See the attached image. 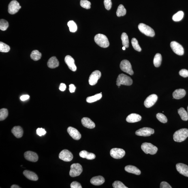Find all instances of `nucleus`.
Segmentation results:
<instances>
[{
	"instance_id": "26",
	"label": "nucleus",
	"mask_w": 188,
	"mask_h": 188,
	"mask_svg": "<svg viewBox=\"0 0 188 188\" xmlns=\"http://www.w3.org/2000/svg\"><path fill=\"white\" fill-rule=\"evenodd\" d=\"M125 170L128 172L137 175H139L141 174V171L136 167L133 165H127L125 167Z\"/></svg>"
},
{
	"instance_id": "2",
	"label": "nucleus",
	"mask_w": 188,
	"mask_h": 188,
	"mask_svg": "<svg viewBox=\"0 0 188 188\" xmlns=\"http://www.w3.org/2000/svg\"><path fill=\"white\" fill-rule=\"evenodd\" d=\"M95 42L99 46L103 48H107L110 46L108 39L106 36L99 33L95 37Z\"/></svg>"
},
{
	"instance_id": "7",
	"label": "nucleus",
	"mask_w": 188,
	"mask_h": 188,
	"mask_svg": "<svg viewBox=\"0 0 188 188\" xmlns=\"http://www.w3.org/2000/svg\"><path fill=\"white\" fill-rule=\"evenodd\" d=\"M120 68L122 71L128 74L132 75L134 74L130 62L127 60L122 61L120 63Z\"/></svg>"
},
{
	"instance_id": "53",
	"label": "nucleus",
	"mask_w": 188,
	"mask_h": 188,
	"mask_svg": "<svg viewBox=\"0 0 188 188\" xmlns=\"http://www.w3.org/2000/svg\"><path fill=\"white\" fill-rule=\"evenodd\" d=\"M187 113H188V106L187 107Z\"/></svg>"
},
{
	"instance_id": "14",
	"label": "nucleus",
	"mask_w": 188,
	"mask_h": 188,
	"mask_svg": "<svg viewBox=\"0 0 188 188\" xmlns=\"http://www.w3.org/2000/svg\"><path fill=\"white\" fill-rule=\"evenodd\" d=\"M157 96L155 94H152L147 98L144 101V105L146 108H149L153 106L157 100Z\"/></svg>"
},
{
	"instance_id": "10",
	"label": "nucleus",
	"mask_w": 188,
	"mask_h": 188,
	"mask_svg": "<svg viewBox=\"0 0 188 188\" xmlns=\"http://www.w3.org/2000/svg\"><path fill=\"white\" fill-rule=\"evenodd\" d=\"M19 3L16 1H12L9 3L8 6V12L11 14H14L17 13L21 8Z\"/></svg>"
},
{
	"instance_id": "8",
	"label": "nucleus",
	"mask_w": 188,
	"mask_h": 188,
	"mask_svg": "<svg viewBox=\"0 0 188 188\" xmlns=\"http://www.w3.org/2000/svg\"><path fill=\"white\" fill-rule=\"evenodd\" d=\"M155 133V130L150 127H144L137 130L135 133L137 136L148 137Z\"/></svg>"
},
{
	"instance_id": "33",
	"label": "nucleus",
	"mask_w": 188,
	"mask_h": 188,
	"mask_svg": "<svg viewBox=\"0 0 188 188\" xmlns=\"http://www.w3.org/2000/svg\"><path fill=\"white\" fill-rule=\"evenodd\" d=\"M126 9L125 8L124 6L121 4L118 7L116 15L118 17L123 16L126 14Z\"/></svg>"
},
{
	"instance_id": "34",
	"label": "nucleus",
	"mask_w": 188,
	"mask_h": 188,
	"mask_svg": "<svg viewBox=\"0 0 188 188\" xmlns=\"http://www.w3.org/2000/svg\"><path fill=\"white\" fill-rule=\"evenodd\" d=\"M184 14L183 11H179L172 16V20L174 21H179L183 19Z\"/></svg>"
},
{
	"instance_id": "48",
	"label": "nucleus",
	"mask_w": 188,
	"mask_h": 188,
	"mask_svg": "<svg viewBox=\"0 0 188 188\" xmlns=\"http://www.w3.org/2000/svg\"><path fill=\"white\" fill-rule=\"evenodd\" d=\"M69 90L70 93H73L75 92V90L76 89V87L74 84H71L69 86Z\"/></svg>"
},
{
	"instance_id": "35",
	"label": "nucleus",
	"mask_w": 188,
	"mask_h": 188,
	"mask_svg": "<svg viewBox=\"0 0 188 188\" xmlns=\"http://www.w3.org/2000/svg\"><path fill=\"white\" fill-rule=\"evenodd\" d=\"M67 25L71 32L75 33L77 31L78 27L76 24L73 21L71 20L69 21L68 22Z\"/></svg>"
},
{
	"instance_id": "42",
	"label": "nucleus",
	"mask_w": 188,
	"mask_h": 188,
	"mask_svg": "<svg viewBox=\"0 0 188 188\" xmlns=\"http://www.w3.org/2000/svg\"><path fill=\"white\" fill-rule=\"evenodd\" d=\"M114 188H127L122 182L119 181H116L113 184Z\"/></svg>"
},
{
	"instance_id": "1",
	"label": "nucleus",
	"mask_w": 188,
	"mask_h": 188,
	"mask_svg": "<svg viewBox=\"0 0 188 188\" xmlns=\"http://www.w3.org/2000/svg\"><path fill=\"white\" fill-rule=\"evenodd\" d=\"M188 137V129L183 128L179 130L174 133L173 139L175 142H182Z\"/></svg>"
},
{
	"instance_id": "44",
	"label": "nucleus",
	"mask_w": 188,
	"mask_h": 188,
	"mask_svg": "<svg viewBox=\"0 0 188 188\" xmlns=\"http://www.w3.org/2000/svg\"><path fill=\"white\" fill-rule=\"evenodd\" d=\"M36 132L37 135L39 136H44L46 135V132L44 129L42 128H38L37 129Z\"/></svg>"
},
{
	"instance_id": "4",
	"label": "nucleus",
	"mask_w": 188,
	"mask_h": 188,
	"mask_svg": "<svg viewBox=\"0 0 188 188\" xmlns=\"http://www.w3.org/2000/svg\"><path fill=\"white\" fill-rule=\"evenodd\" d=\"M141 148L146 154H150L151 155H155L157 153L158 148L150 143L145 142L141 146Z\"/></svg>"
},
{
	"instance_id": "38",
	"label": "nucleus",
	"mask_w": 188,
	"mask_h": 188,
	"mask_svg": "<svg viewBox=\"0 0 188 188\" xmlns=\"http://www.w3.org/2000/svg\"><path fill=\"white\" fill-rule=\"evenodd\" d=\"M10 48L8 45L2 42H0V51L2 52L7 53L10 51Z\"/></svg>"
},
{
	"instance_id": "43",
	"label": "nucleus",
	"mask_w": 188,
	"mask_h": 188,
	"mask_svg": "<svg viewBox=\"0 0 188 188\" xmlns=\"http://www.w3.org/2000/svg\"><path fill=\"white\" fill-rule=\"evenodd\" d=\"M104 4L105 8H106L107 10H110L112 6L111 0H104Z\"/></svg>"
},
{
	"instance_id": "28",
	"label": "nucleus",
	"mask_w": 188,
	"mask_h": 188,
	"mask_svg": "<svg viewBox=\"0 0 188 188\" xmlns=\"http://www.w3.org/2000/svg\"><path fill=\"white\" fill-rule=\"evenodd\" d=\"M102 97V95L101 93L97 94L92 96L88 97L86 98V101L88 103H93L99 100Z\"/></svg>"
},
{
	"instance_id": "3",
	"label": "nucleus",
	"mask_w": 188,
	"mask_h": 188,
	"mask_svg": "<svg viewBox=\"0 0 188 188\" xmlns=\"http://www.w3.org/2000/svg\"><path fill=\"white\" fill-rule=\"evenodd\" d=\"M132 83L133 81L130 77L123 74L118 75L116 80V85L118 86H120L121 85L129 86Z\"/></svg>"
},
{
	"instance_id": "22",
	"label": "nucleus",
	"mask_w": 188,
	"mask_h": 188,
	"mask_svg": "<svg viewBox=\"0 0 188 188\" xmlns=\"http://www.w3.org/2000/svg\"><path fill=\"white\" fill-rule=\"evenodd\" d=\"M186 92L183 89H177L173 93L172 95L174 98L179 99L183 98L186 95Z\"/></svg>"
},
{
	"instance_id": "11",
	"label": "nucleus",
	"mask_w": 188,
	"mask_h": 188,
	"mask_svg": "<svg viewBox=\"0 0 188 188\" xmlns=\"http://www.w3.org/2000/svg\"><path fill=\"white\" fill-rule=\"evenodd\" d=\"M125 152L121 148H113L110 151V155L113 158L121 159L125 156Z\"/></svg>"
},
{
	"instance_id": "16",
	"label": "nucleus",
	"mask_w": 188,
	"mask_h": 188,
	"mask_svg": "<svg viewBox=\"0 0 188 188\" xmlns=\"http://www.w3.org/2000/svg\"><path fill=\"white\" fill-rule=\"evenodd\" d=\"M65 61L70 70L73 71L76 70L77 67L75 65L74 60L71 56L69 55L66 56Z\"/></svg>"
},
{
	"instance_id": "15",
	"label": "nucleus",
	"mask_w": 188,
	"mask_h": 188,
	"mask_svg": "<svg viewBox=\"0 0 188 188\" xmlns=\"http://www.w3.org/2000/svg\"><path fill=\"white\" fill-rule=\"evenodd\" d=\"M67 132L69 135L75 140H79L81 138V135L78 130L74 127H69L67 129Z\"/></svg>"
},
{
	"instance_id": "30",
	"label": "nucleus",
	"mask_w": 188,
	"mask_h": 188,
	"mask_svg": "<svg viewBox=\"0 0 188 188\" xmlns=\"http://www.w3.org/2000/svg\"><path fill=\"white\" fill-rule=\"evenodd\" d=\"M162 60V56L160 53L156 54L153 60V63L156 67H159L161 65Z\"/></svg>"
},
{
	"instance_id": "27",
	"label": "nucleus",
	"mask_w": 188,
	"mask_h": 188,
	"mask_svg": "<svg viewBox=\"0 0 188 188\" xmlns=\"http://www.w3.org/2000/svg\"><path fill=\"white\" fill-rule=\"evenodd\" d=\"M80 157L83 158H85L88 160H93L95 158V155L93 153H89L86 150H82L79 154Z\"/></svg>"
},
{
	"instance_id": "29",
	"label": "nucleus",
	"mask_w": 188,
	"mask_h": 188,
	"mask_svg": "<svg viewBox=\"0 0 188 188\" xmlns=\"http://www.w3.org/2000/svg\"><path fill=\"white\" fill-rule=\"evenodd\" d=\"M178 112L179 115L181 119L184 121H187L188 120V114L187 112L183 108H180L178 110Z\"/></svg>"
},
{
	"instance_id": "39",
	"label": "nucleus",
	"mask_w": 188,
	"mask_h": 188,
	"mask_svg": "<svg viewBox=\"0 0 188 188\" xmlns=\"http://www.w3.org/2000/svg\"><path fill=\"white\" fill-rule=\"evenodd\" d=\"M9 26V23L7 21L3 19L0 20V29L1 31H6L8 28Z\"/></svg>"
},
{
	"instance_id": "36",
	"label": "nucleus",
	"mask_w": 188,
	"mask_h": 188,
	"mask_svg": "<svg viewBox=\"0 0 188 188\" xmlns=\"http://www.w3.org/2000/svg\"><path fill=\"white\" fill-rule=\"evenodd\" d=\"M131 44L133 48L137 51L140 52L142 51V48L138 44V41L136 38H133L131 40Z\"/></svg>"
},
{
	"instance_id": "46",
	"label": "nucleus",
	"mask_w": 188,
	"mask_h": 188,
	"mask_svg": "<svg viewBox=\"0 0 188 188\" xmlns=\"http://www.w3.org/2000/svg\"><path fill=\"white\" fill-rule=\"evenodd\" d=\"M70 187L71 188H82L81 185L78 182H73L71 184Z\"/></svg>"
},
{
	"instance_id": "52",
	"label": "nucleus",
	"mask_w": 188,
	"mask_h": 188,
	"mask_svg": "<svg viewBox=\"0 0 188 188\" xmlns=\"http://www.w3.org/2000/svg\"><path fill=\"white\" fill-rule=\"evenodd\" d=\"M125 46H123V48H122V49H123V50H125Z\"/></svg>"
},
{
	"instance_id": "50",
	"label": "nucleus",
	"mask_w": 188,
	"mask_h": 188,
	"mask_svg": "<svg viewBox=\"0 0 188 188\" xmlns=\"http://www.w3.org/2000/svg\"><path fill=\"white\" fill-rule=\"evenodd\" d=\"M30 96L28 95H24L20 97V99L22 101H24L29 98Z\"/></svg>"
},
{
	"instance_id": "31",
	"label": "nucleus",
	"mask_w": 188,
	"mask_h": 188,
	"mask_svg": "<svg viewBox=\"0 0 188 188\" xmlns=\"http://www.w3.org/2000/svg\"><path fill=\"white\" fill-rule=\"evenodd\" d=\"M41 56H42V54L37 50L33 51L31 54V59L35 61H37L40 59Z\"/></svg>"
},
{
	"instance_id": "5",
	"label": "nucleus",
	"mask_w": 188,
	"mask_h": 188,
	"mask_svg": "<svg viewBox=\"0 0 188 188\" xmlns=\"http://www.w3.org/2000/svg\"><path fill=\"white\" fill-rule=\"evenodd\" d=\"M138 28L141 33L148 36L153 37L155 36V32L154 30L145 24L140 23L139 24Z\"/></svg>"
},
{
	"instance_id": "20",
	"label": "nucleus",
	"mask_w": 188,
	"mask_h": 188,
	"mask_svg": "<svg viewBox=\"0 0 188 188\" xmlns=\"http://www.w3.org/2000/svg\"><path fill=\"white\" fill-rule=\"evenodd\" d=\"M82 125L88 128L93 129L95 127V124L90 118H84L81 120Z\"/></svg>"
},
{
	"instance_id": "40",
	"label": "nucleus",
	"mask_w": 188,
	"mask_h": 188,
	"mask_svg": "<svg viewBox=\"0 0 188 188\" xmlns=\"http://www.w3.org/2000/svg\"><path fill=\"white\" fill-rule=\"evenodd\" d=\"M81 6L86 9L91 8V3L88 0H81L80 1Z\"/></svg>"
},
{
	"instance_id": "23",
	"label": "nucleus",
	"mask_w": 188,
	"mask_h": 188,
	"mask_svg": "<svg viewBox=\"0 0 188 188\" xmlns=\"http://www.w3.org/2000/svg\"><path fill=\"white\" fill-rule=\"evenodd\" d=\"M47 65L49 68L53 69L59 66V63L56 56H53L48 60Z\"/></svg>"
},
{
	"instance_id": "17",
	"label": "nucleus",
	"mask_w": 188,
	"mask_h": 188,
	"mask_svg": "<svg viewBox=\"0 0 188 188\" xmlns=\"http://www.w3.org/2000/svg\"><path fill=\"white\" fill-rule=\"evenodd\" d=\"M178 172L183 175L188 177V166L183 163H179L176 165Z\"/></svg>"
},
{
	"instance_id": "51",
	"label": "nucleus",
	"mask_w": 188,
	"mask_h": 188,
	"mask_svg": "<svg viewBox=\"0 0 188 188\" xmlns=\"http://www.w3.org/2000/svg\"><path fill=\"white\" fill-rule=\"evenodd\" d=\"M11 188H20L19 187V186L16 185H14L11 186Z\"/></svg>"
},
{
	"instance_id": "45",
	"label": "nucleus",
	"mask_w": 188,
	"mask_h": 188,
	"mask_svg": "<svg viewBox=\"0 0 188 188\" xmlns=\"http://www.w3.org/2000/svg\"><path fill=\"white\" fill-rule=\"evenodd\" d=\"M180 76L185 78L188 77V70L185 69H182L179 72Z\"/></svg>"
},
{
	"instance_id": "47",
	"label": "nucleus",
	"mask_w": 188,
	"mask_h": 188,
	"mask_svg": "<svg viewBox=\"0 0 188 188\" xmlns=\"http://www.w3.org/2000/svg\"><path fill=\"white\" fill-rule=\"evenodd\" d=\"M160 188H172V187L169 185V184L167 183V182H162L160 184Z\"/></svg>"
},
{
	"instance_id": "6",
	"label": "nucleus",
	"mask_w": 188,
	"mask_h": 188,
	"mask_svg": "<svg viewBox=\"0 0 188 188\" xmlns=\"http://www.w3.org/2000/svg\"><path fill=\"white\" fill-rule=\"evenodd\" d=\"M83 172L82 165L79 163H74L71 165L69 175L72 177L80 176Z\"/></svg>"
},
{
	"instance_id": "13",
	"label": "nucleus",
	"mask_w": 188,
	"mask_h": 188,
	"mask_svg": "<svg viewBox=\"0 0 188 188\" xmlns=\"http://www.w3.org/2000/svg\"><path fill=\"white\" fill-rule=\"evenodd\" d=\"M60 159L65 162H70L72 160L73 156L72 153L67 150H62L59 155Z\"/></svg>"
},
{
	"instance_id": "21",
	"label": "nucleus",
	"mask_w": 188,
	"mask_h": 188,
	"mask_svg": "<svg viewBox=\"0 0 188 188\" xmlns=\"http://www.w3.org/2000/svg\"><path fill=\"white\" fill-rule=\"evenodd\" d=\"M105 182V179L103 177L99 176L91 178L90 182L93 185L99 186L102 185Z\"/></svg>"
},
{
	"instance_id": "12",
	"label": "nucleus",
	"mask_w": 188,
	"mask_h": 188,
	"mask_svg": "<svg viewBox=\"0 0 188 188\" xmlns=\"http://www.w3.org/2000/svg\"><path fill=\"white\" fill-rule=\"evenodd\" d=\"M101 73L99 70H95L90 75L89 82L91 85H95L101 77Z\"/></svg>"
},
{
	"instance_id": "49",
	"label": "nucleus",
	"mask_w": 188,
	"mask_h": 188,
	"mask_svg": "<svg viewBox=\"0 0 188 188\" xmlns=\"http://www.w3.org/2000/svg\"><path fill=\"white\" fill-rule=\"evenodd\" d=\"M66 88V85L64 83H61L60 84L59 90L61 91H65Z\"/></svg>"
},
{
	"instance_id": "24",
	"label": "nucleus",
	"mask_w": 188,
	"mask_h": 188,
	"mask_svg": "<svg viewBox=\"0 0 188 188\" xmlns=\"http://www.w3.org/2000/svg\"><path fill=\"white\" fill-rule=\"evenodd\" d=\"M12 132L16 138H20L23 136L24 131L21 127L15 126L13 128Z\"/></svg>"
},
{
	"instance_id": "41",
	"label": "nucleus",
	"mask_w": 188,
	"mask_h": 188,
	"mask_svg": "<svg viewBox=\"0 0 188 188\" xmlns=\"http://www.w3.org/2000/svg\"><path fill=\"white\" fill-rule=\"evenodd\" d=\"M156 117H157V120L161 123H167L168 121L166 116L164 114L160 113H157L156 115Z\"/></svg>"
},
{
	"instance_id": "19",
	"label": "nucleus",
	"mask_w": 188,
	"mask_h": 188,
	"mask_svg": "<svg viewBox=\"0 0 188 188\" xmlns=\"http://www.w3.org/2000/svg\"><path fill=\"white\" fill-rule=\"evenodd\" d=\"M142 117L140 115L132 113L129 115L126 118V121L129 123H135L140 121Z\"/></svg>"
},
{
	"instance_id": "25",
	"label": "nucleus",
	"mask_w": 188,
	"mask_h": 188,
	"mask_svg": "<svg viewBox=\"0 0 188 188\" xmlns=\"http://www.w3.org/2000/svg\"><path fill=\"white\" fill-rule=\"evenodd\" d=\"M24 176L26 178L33 181H37L38 180V177L35 173L27 170H24L23 172Z\"/></svg>"
},
{
	"instance_id": "32",
	"label": "nucleus",
	"mask_w": 188,
	"mask_h": 188,
	"mask_svg": "<svg viewBox=\"0 0 188 188\" xmlns=\"http://www.w3.org/2000/svg\"><path fill=\"white\" fill-rule=\"evenodd\" d=\"M121 39L122 41V45L123 46L126 48H128L129 46V40L127 34L125 33H122L121 36Z\"/></svg>"
},
{
	"instance_id": "9",
	"label": "nucleus",
	"mask_w": 188,
	"mask_h": 188,
	"mask_svg": "<svg viewBox=\"0 0 188 188\" xmlns=\"http://www.w3.org/2000/svg\"><path fill=\"white\" fill-rule=\"evenodd\" d=\"M170 47L173 51L179 56L183 55L184 54V48L181 45L175 41H172L170 43Z\"/></svg>"
},
{
	"instance_id": "37",
	"label": "nucleus",
	"mask_w": 188,
	"mask_h": 188,
	"mask_svg": "<svg viewBox=\"0 0 188 188\" xmlns=\"http://www.w3.org/2000/svg\"><path fill=\"white\" fill-rule=\"evenodd\" d=\"M8 115V111L6 108L1 109L0 110V120L3 121L6 118Z\"/></svg>"
},
{
	"instance_id": "18",
	"label": "nucleus",
	"mask_w": 188,
	"mask_h": 188,
	"mask_svg": "<svg viewBox=\"0 0 188 188\" xmlns=\"http://www.w3.org/2000/svg\"><path fill=\"white\" fill-rule=\"evenodd\" d=\"M24 157L26 160L32 162H36L38 159V156L35 152L28 151L24 154Z\"/></svg>"
}]
</instances>
